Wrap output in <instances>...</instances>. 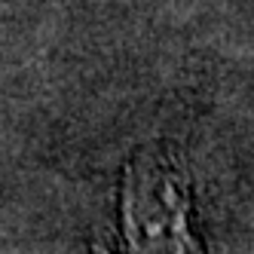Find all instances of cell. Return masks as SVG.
I'll use <instances>...</instances> for the list:
<instances>
[{"instance_id": "obj_1", "label": "cell", "mask_w": 254, "mask_h": 254, "mask_svg": "<svg viewBox=\"0 0 254 254\" xmlns=\"http://www.w3.org/2000/svg\"><path fill=\"white\" fill-rule=\"evenodd\" d=\"M95 254H205L187 172L172 150L141 147L123 172L117 233Z\"/></svg>"}]
</instances>
